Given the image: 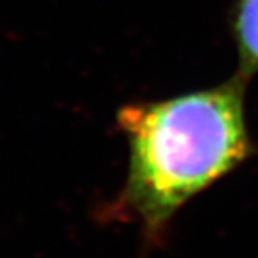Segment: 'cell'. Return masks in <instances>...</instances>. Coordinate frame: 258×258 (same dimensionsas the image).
Segmentation results:
<instances>
[{
    "label": "cell",
    "instance_id": "obj_1",
    "mask_svg": "<svg viewBox=\"0 0 258 258\" xmlns=\"http://www.w3.org/2000/svg\"><path fill=\"white\" fill-rule=\"evenodd\" d=\"M246 86L235 74L206 89L122 106L116 126L127 143V173L101 218L138 225L146 246H161L183 206L255 154Z\"/></svg>",
    "mask_w": 258,
    "mask_h": 258
},
{
    "label": "cell",
    "instance_id": "obj_2",
    "mask_svg": "<svg viewBox=\"0 0 258 258\" xmlns=\"http://www.w3.org/2000/svg\"><path fill=\"white\" fill-rule=\"evenodd\" d=\"M230 34L238 55L236 74L250 81L258 74V0H236L233 4Z\"/></svg>",
    "mask_w": 258,
    "mask_h": 258
}]
</instances>
